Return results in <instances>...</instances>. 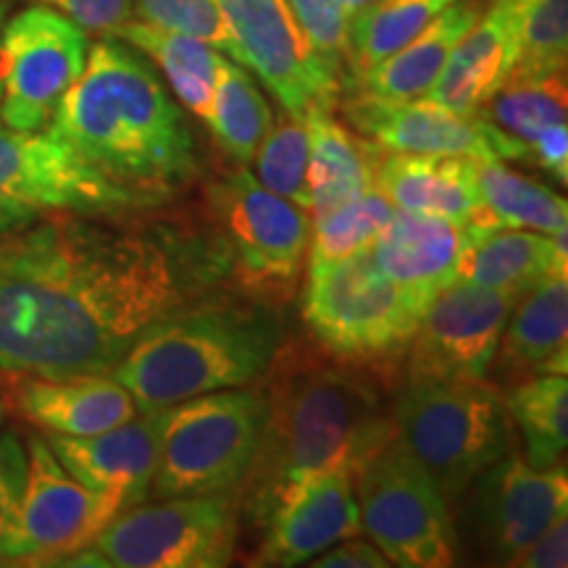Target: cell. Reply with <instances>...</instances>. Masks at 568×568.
Listing matches in <instances>:
<instances>
[{
    "label": "cell",
    "instance_id": "4fadbf2b",
    "mask_svg": "<svg viewBox=\"0 0 568 568\" xmlns=\"http://www.w3.org/2000/svg\"><path fill=\"white\" fill-rule=\"evenodd\" d=\"M230 27L237 63L253 71L280 101L303 119L311 105L337 109L343 82L318 59L287 0H213Z\"/></svg>",
    "mask_w": 568,
    "mask_h": 568
},
{
    "label": "cell",
    "instance_id": "ba28073f",
    "mask_svg": "<svg viewBox=\"0 0 568 568\" xmlns=\"http://www.w3.org/2000/svg\"><path fill=\"white\" fill-rule=\"evenodd\" d=\"M205 211L240 287L276 301L293 295L308 258L311 211L268 193L240 163L205 184Z\"/></svg>",
    "mask_w": 568,
    "mask_h": 568
},
{
    "label": "cell",
    "instance_id": "484cf974",
    "mask_svg": "<svg viewBox=\"0 0 568 568\" xmlns=\"http://www.w3.org/2000/svg\"><path fill=\"white\" fill-rule=\"evenodd\" d=\"M481 11H485V0H456L439 17L432 19L416 38H410L385 61L364 71L358 80L347 82L343 90H361L366 95L387 98V101L424 98L437 82L447 55L471 30Z\"/></svg>",
    "mask_w": 568,
    "mask_h": 568
},
{
    "label": "cell",
    "instance_id": "e575fe53",
    "mask_svg": "<svg viewBox=\"0 0 568 568\" xmlns=\"http://www.w3.org/2000/svg\"><path fill=\"white\" fill-rule=\"evenodd\" d=\"M395 205L376 187H368L353 201L314 216L308 261H339L374 243L389 222Z\"/></svg>",
    "mask_w": 568,
    "mask_h": 568
},
{
    "label": "cell",
    "instance_id": "52a82bcc",
    "mask_svg": "<svg viewBox=\"0 0 568 568\" xmlns=\"http://www.w3.org/2000/svg\"><path fill=\"white\" fill-rule=\"evenodd\" d=\"M266 422L261 387H232L166 408L151 495L155 500L237 493Z\"/></svg>",
    "mask_w": 568,
    "mask_h": 568
},
{
    "label": "cell",
    "instance_id": "1f68e13d",
    "mask_svg": "<svg viewBox=\"0 0 568 568\" xmlns=\"http://www.w3.org/2000/svg\"><path fill=\"white\" fill-rule=\"evenodd\" d=\"M450 3L456 0H374L368 9L347 21L345 84L406 45Z\"/></svg>",
    "mask_w": 568,
    "mask_h": 568
},
{
    "label": "cell",
    "instance_id": "cb8c5ba5",
    "mask_svg": "<svg viewBox=\"0 0 568 568\" xmlns=\"http://www.w3.org/2000/svg\"><path fill=\"white\" fill-rule=\"evenodd\" d=\"M493 364L510 382L568 374V272L550 274L514 305Z\"/></svg>",
    "mask_w": 568,
    "mask_h": 568
},
{
    "label": "cell",
    "instance_id": "83f0119b",
    "mask_svg": "<svg viewBox=\"0 0 568 568\" xmlns=\"http://www.w3.org/2000/svg\"><path fill=\"white\" fill-rule=\"evenodd\" d=\"M113 38H122L142 55H148L163 71L176 101L203 122L209 119L216 74L224 59L222 51L193 34L169 32L138 19L126 21Z\"/></svg>",
    "mask_w": 568,
    "mask_h": 568
},
{
    "label": "cell",
    "instance_id": "bcb514c9",
    "mask_svg": "<svg viewBox=\"0 0 568 568\" xmlns=\"http://www.w3.org/2000/svg\"><path fill=\"white\" fill-rule=\"evenodd\" d=\"M3 416H6V400H3V393H0V424H3Z\"/></svg>",
    "mask_w": 568,
    "mask_h": 568
},
{
    "label": "cell",
    "instance_id": "4dcf8cb0",
    "mask_svg": "<svg viewBox=\"0 0 568 568\" xmlns=\"http://www.w3.org/2000/svg\"><path fill=\"white\" fill-rule=\"evenodd\" d=\"M481 203L500 226L558 234L568 230V203L556 190L527 174L514 172L506 161H474Z\"/></svg>",
    "mask_w": 568,
    "mask_h": 568
},
{
    "label": "cell",
    "instance_id": "7402d4cb",
    "mask_svg": "<svg viewBox=\"0 0 568 568\" xmlns=\"http://www.w3.org/2000/svg\"><path fill=\"white\" fill-rule=\"evenodd\" d=\"M516 0L485 3L481 17L447 55L437 82L424 98L464 116H479L516 67Z\"/></svg>",
    "mask_w": 568,
    "mask_h": 568
},
{
    "label": "cell",
    "instance_id": "ac0fdd59",
    "mask_svg": "<svg viewBox=\"0 0 568 568\" xmlns=\"http://www.w3.org/2000/svg\"><path fill=\"white\" fill-rule=\"evenodd\" d=\"M253 566H303L339 539L361 535L355 474L347 468L316 474L295 485L266 521Z\"/></svg>",
    "mask_w": 568,
    "mask_h": 568
},
{
    "label": "cell",
    "instance_id": "9c48e42d",
    "mask_svg": "<svg viewBox=\"0 0 568 568\" xmlns=\"http://www.w3.org/2000/svg\"><path fill=\"white\" fill-rule=\"evenodd\" d=\"M240 489L138 503L109 521L88 548L61 564L98 568H222L240 537Z\"/></svg>",
    "mask_w": 568,
    "mask_h": 568
},
{
    "label": "cell",
    "instance_id": "d4e9b609",
    "mask_svg": "<svg viewBox=\"0 0 568 568\" xmlns=\"http://www.w3.org/2000/svg\"><path fill=\"white\" fill-rule=\"evenodd\" d=\"M566 232L479 226L460 258L458 280L524 297L550 274L568 272Z\"/></svg>",
    "mask_w": 568,
    "mask_h": 568
},
{
    "label": "cell",
    "instance_id": "f35d334b",
    "mask_svg": "<svg viewBox=\"0 0 568 568\" xmlns=\"http://www.w3.org/2000/svg\"><path fill=\"white\" fill-rule=\"evenodd\" d=\"M314 51L345 84L347 77V21L337 0H287Z\"/></svg>",
    "mask_w": 568,
    "mask_h": 568
},
{
    "label": "cell",
    "instance_id": "9a60e30c",
    "mask_svg": "<svg viewBox=\"0 0 568 568\" xmlns=\"http://www.w3.org/2000/svg\"><path fill=\"white\" fill-rule=\"evenodd\" d=\"M339 98L347 124L385 151L531 163L529 145L521 140L510 138L481 116H464L429 98L387 101L361 90H343Z\"/></svg>",
    "mask_w": 568,
    "mask_h": 568
},
{
    "label": "cell",
    "instance_id": "3957f363",
    "mask_svg": "<svg viewBox=\"0 0 568 568\" xmlns=\"http://www.w3.org/2000/svg\"><path fill=\"white\" fill-rule=\"evenodd\" d=\"M45 132L153 209L176 201L203 174L180 101L153 61L113 34L90 42L88 63Z\"/></svg>",
    "mask_w": 568,
    "mask_h": 568
},
{
    "label": "cell",
    "instance_id": "44dd1931",
    "mask_svg": "<svg viewBox=\"0 0 568 568\" xmlns=\"http://www.w3.org/2000/svg\"><path fill=\"white\" fill-rule=\"evenodd\" d=\"M374 187L397 211L424 213L456 224L500 226L481 203L471 159L395 153L382 148Z\"/></svg>",
    "mask_w": 568,
    "mask_h": 568
},
{
    "label": "cell",
    "instance_id": "d6a6232c",
    "mask_svg": "<svg viewBox=\"0 0 568 568\" xmlns=\"http://www.w3.org/2000/svg\"><path fill=\"white\" fill-rule=\"evenodd\" d=\"M566 71L539 77H508V82L489 98L479 116L529 145L545 126L566 124Z\"/></svg>",
    "mask_w": 568,
    "mask_h": 568
},
{
    "label": "cell",
    "instance_id": "5b68a950",
    "mask_svg": "<svg viewBox=\"0 0 568 568\" xmlns=\"http://www.w3.org/2000/svg\"><path fill=\"white\" fill-rule=\"evenodd\" d=\"M393 418L397 439L437 481L447 503L464 497L479 474L516 445L503 393L487 379H406Z\"/></svg>",
    "mask_w": 568,
    "mask_h": 568
},
{
    "label": "cell",
    "instance_id": "277c9868",
    "mask_svg": "<svg viewBox=\"0 0 568 568\" xmlns=\"http://www.w3.org/2000/svg\"><path fill=\"white\" fill-rule=\"evenodd\" d=\"M284 343L282 318L261 303L209 295L148 329L113 368L138 414L255 385Z\"/></svg>",
    "mask_w": 568,
    "mask_h": 568
},
{
    "label": "cell",
    "instance_id": "5bb4252c",
    "mask_svg": "<svg viewBox=\"0 0 568 568\" xmlns=\"http://www.w3.org/2000/svg\"><path fill=\"white\" fill-rule=\"evenodd\" d=\"M521 297L456 280L435 295L406 347V379H485Z\"/></svg>",
    "mask_w": 568,
    "mask_h": 568
},
{
    "label": "cell",
    "instance_id": "8992f818",
    "mask_svg": "<svg viewBox=\"0 0 568 568\" xmlns=\"http://www.w3.org/2000/svg\"><path fill=\"white\" fill-rule=\"evenodd\" d=\"M429 303L382 274L368 247L339 261H308L305 326L339 364L372 368L400 361Z\"/></svg>",
    "mask_w": 568,
    "mask_h": 568
},
{
    "label": "cell",
    "instance_id": "60d3db41",
    "mask_svg": "<svg viewBox=\"0 0 568 568\" xmlns=\"http://www.w3.org/2000/svg\"><path fill=\"white\" fill-rule=\"evenodd\" d=\"M308 566L316 568H387L389 560L385 558L372 539H361V535L339 539L337 545L318 552Z\"/></svg>",
    "mask_w": 568,
    "mask_h": 568
},
{
    "label": "cell",
    "instance_id": "ab89813d",
    "mask_svg": "<svg viewBox=\"0 0 568 568\" xmlns=\"http://www.w3.org/2000/svg\"><path fill=\"white\" fill-rule=\"evenodd\" d=\"M48 9L82 27L84 32L116 34L126 21H132V0H38Z\"/></svg>",
    "mask_w": 568,
    "mask_h": 568
},
{
    "label": "cell",
    "instance_id": "7bdbcfd3",
    "mask_svg": "<svg viewBox=\"0 0 568 568\" xmlns=\"http://www.w3.org/2000/svg\"><path fill=\"white\" fill-rule=\"evenodd\" d=\"M531 163L548 172L560 184L568 182V130L566 124L545 126L535 140L529 142Z\"/></svg>",
    "mask_w": 568,
    "mask_h": 568
},
{
    "label": "cell",
    "instance_id": "f1b7e54d",
    "mask_svg": "<svg viewBox=\"0 0 568 568\" xmlns=\"http://www.w3.org/2000/svg\"><path fill=\"white\" fill-rule=\"evenodd\" d=\"M274 111L261 92L255 77L243 63L224 55L213 88L209 130L224 155L240 166L253 163V155L272 130Z\"/></svg>",
    "mask_w": 568,
    "mask_h": 568
},
{
    "label": "cell",
    "instance_id": "d590c367",
    "mask_svg": "<svg viewBox=\"0 0 568 568\" xmlns=\"http://www.w3.org/2000/svg\"><path fill=\"white\" fill-rule=\"evenodd\" d=\"M518 59L510 77L566 71L568 0H516Z\"/></svg>",
    "mask_w": 568,
    "mask_h": 568
},
{
    "label": "cell",
    "instance_id": "b9f144b4",
    "mask_svg": "<svg viewBox=\"0 0 568 568\" xmlns=\"http://www.w3.org/2000/svg\"><path fill=\"white\" fill-rule=\"evenodd\" d=\"M518 568H564L568 566V516H560L514 560Z\"/></svg>",
    "mask_w": 568,
    "mask_h": 568
},
{
    "label": "cell",
    "instance_id": "2e32d148",
    "mask_svg": "<svg viewBox=\"0 0 568 568\" xmlns=\"http://www.w3.org/2000/svg\"><path fill=\"white\" fill-rule=\"evenodd\" d=\"M27 445V485L21 503L27 560L48 558L59 564L88 548L124 506L111 495L77 481L55 458L45 437L30 435Z\"/></svg>",
    "mask_w": 568,
    "mask_h": 568
},
{
    "label": "cell",
    "instance_id": "74e56055",
    "mask_svg": "<svg viewBox=\"0 0 568 568\" xmlns=\"http://www.w3.org/2000/svg\"><path fill=\"white\" fill-rule=\"evenodd\" d=\"M27 485V445L17 432H0V564L27 560L21 503Z\"/></svg>",
    "mask_w": 568,
    "mask_h": 568
},
{
    "label": "cell",
    "instance_id": "7a4b0ae2",
    "mask_svg": "<svg viewBox=\"0 0 568 568\" xmlns=\"http://www.w3.org/2000/svg\"><path fill=\"white\" fill-rule=\"evenodd\" d=\"M266 422L240 485V516L264 529L282 497L316 474L358 468L395 437L393 408L358 366L303 343L280 345L266 368Z\"/></svg>",
    "mask_w": 568,
    "mask_h": 568
},
{
    "label": "cell",
    "instance_id": "7c38bea8",
    "mask_svg": "<svg viewBox=\"0 0 568 568\" xmlns=\"http://www.w3.org/2000/svg\"><path fill=\"white\" fill-rule=\"evenodd\" d=\"M0 40L6 53L0 122L11 130L42 132L88 63V32L38 3L6 19Z\"/></svg>",
    "mask_w": 568,
    "mask_h": 568
},
{
    "label": "cell",
    "instance_id": "603a6c76",
    "mask_svg": "<svg viewBox=\"0 0 568 568\" xmlns=\"http://www.w3.org/2000/svg\"><path fill=\"white\" fill-rule=\"evenodd\" d=\"M479 226L395 209L368 251L382 274L435 301L437 293L458 280L460 258Z\"/></svg>",
    "mask_w": 568,
    "mask_h": 568
},
{
    "label": "cell",
    "instance_id": "4316f807",
    "mask_svg": "<svg viewBox=\"0 0 568 568\" xmlns=\"http://www.w3.org/2000/svg\"><path fill=\"white\" fill-rule=\"evenodd\" d=\"M308 130L311 216L337 209L374 187L382 148L339 122L332 105H311L303 116Z\"/></svg>",
    "mask_w": 568,
    "mask_h": 568
},
{
    "label": "cell",
    "instance_id": "ffe728a7",
    "mask_svg": "<svg viewBox=\"0 0 568 568\" xmlns=\"http://www.w3.org/2000/svg\"><path fill=\"white\" fill-rule=\"evenodd\" d=\"M166 408L138 414L122 426L90 437L48 435V445L61 466L80 485L111 495L124 510L151 495Z\"/></svg>",
    "mask_w": 568,
    "mask_h": 568
},
{
    "label": "cell",
    "instance_id": "f546056e",
    "mask_svg": "<svg viewBox=\"0 0 568 568\" xmlns=\"http://www.w3.org/2000/svg\"><path fill=\"white\" fill-rule=\"evenodd\" d=\"M510 422L521 432L527 458L535 468L564 464L568 445V382L564 374L518 379L503 395Z\"/></svg>",
    "mask_w": 568,
    "mask_h": 568
},
{
    "label": "cell",
    "instance_id": "ee69618b",
    "mask_svg": "<svg viewBox=\"0 0 568 568\" xmlns=\"http://www.w3.org/2000/svg\"><path fill=\"white\" fill-rule=\"evenodd\" d=\"M372 3H374V0H337V6H339V11H343L345 21L355 19L361 11L368 9V6H372Z\"/></svg>",
    "mask_w": 568,
    "mask_h": 568
},
{
    "label": "cell",
    "instance_id": "d6986e66",
    "mask_svg": "<svg viewBox=\"0 0 568 568\" xmlns=\"http://www.w3.org/2000/svg\"><path fill=\"white\" fill-rule=\"evenodd\" d=\"M6 406L45 435L90 437L138 416L130 389L113 374H9Z\"/></svg>",
    "mask_w": 568,
    "mask_h": 568
},
{
    "label": "cell",
    "instance_id": "6da1fadb",
    "mask_svg": "<svg viewBox=\"0 0 568 568\" xmlns=\"http://www.w3.org/2000/svg\"><path fill=\"white\" fill-rule=\"evenodd\" d=\"M132 216L55 213L0 232V374H111L230 276L211 232Z\"/></svg>",
    "mask_w": 568,
    "mask_h": 568
},
{
    "label": "cell",
    "instance_id": "836d02e7",
    "mask_svg": "<svg viewBox=\"0 0 568 568\" xmlns=\"http://www.w3.org/2000/svg\"><path fill=\"white\" fill-rule=\"evenodd\" d=\"M308 130L303 119L284 111L272 122L264 142L253 155L255 180L268 193L311 211V182H308Z\"/></svg>",
    "mask_w": 568,
    "mask_h": 568
},
{
    "label": "cell",
    "instance_id": "e0dca14e",
    "mask_svg": "<svg viewBox=\"0 0 568 568\" xmlns=\"http://www.w3.org/2000/svg\"><path fill=\"white\" fill-rule=\"evenodd\" d=\"M474 489L479 542L489 560L503 566H514L568 508L566 466L535 468L516 450L479 474Z\"/></svg>",
    "mask_w": 568,
    "mask_h": 568
},
{
    "label": "cell",
    "instance_id": "f6af8a7d",
    "mask_svg": "<svg viewBox=\"0 0 568 568\" xmlns=\"http://www.w3.org/2000/svg\"><path fill=\"white\" fill-rule=\"evenodd\" d=\"M6 19H9V3L0 0V32H3ZM3 77H6V53H3V40H0V95H3Z\"/></svg>",
    "mask_w": 568,
    "mask_h": 568
},
{
    "label": "cell",
    "instance_id": "8fae6325",
    "mask_svg": "<svg viewBox=\"0 0 568 568\" xmlns=\"http://www.w3.org/2000/svg\"><path fill=\"white\" fill-rule=\"evenodd\" d=\"M151 209L51 132H21L0 122V232L55 213L122 216Z\"/></svg>",
    "mask_w": 568,
    "mask_h": 568
},
{
    "label": "cell",
    "instance_id": "8d00e7d4",
    "mask_svg": "<svg viewBox=\"0 0 568 568\" xmlns=\"http://www.w3.org/2000/svg\"><path fill=\"white\" fill-rule=\"evenodd\" d=\"M132 17L161 30L193 34L237 61L232 32L213 0H132Z\"/></svg>",
    "mask_w": 568,
    "mask_h": 568
},
{
    "label": "cell",
    "instance_id": "30bf717a",
    "mask_svg": "<svg viewBox=\"0 0 568 568\" xmlns=\"http://www.w3.org/2000/svg\"><path fill=\"white\" fill-rule=\"evenodd\" d=\"M361 527L389 566L445 568L456 564L450 503L406 445L387 439L355 474Z\"/></svg>",
    "mask_w": 568,
    "mask_h": 568
}]
</instances>
